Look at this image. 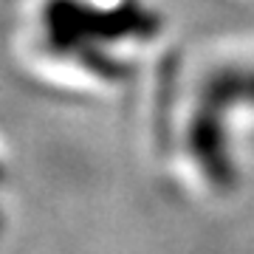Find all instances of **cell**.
<instances>
[{
	"label": "cell",
	"instance_id": "6da1fadb",
	"mask_svg": "<svg viewBox=\"0 0 254 254\" xmlns=\"http://www.w3.org/2000/svg\"><path fill=\"white\" fill-rule=\"evenodd\" d=\"M0 175H3V170H0Z\"/></svg>",
	"mask_w": 254,
	"mask_h": 254
}]
</instances>
